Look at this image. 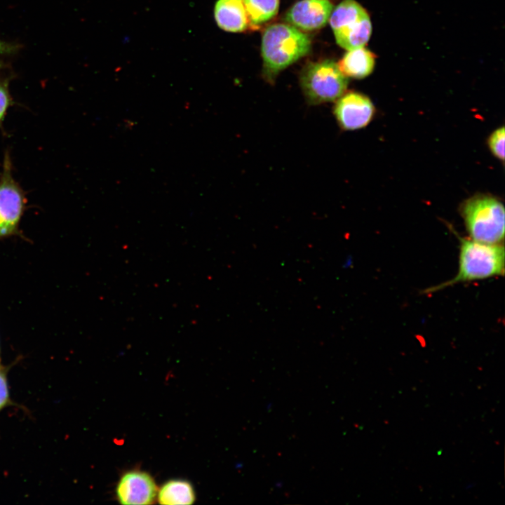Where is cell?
<instances>
[{"instance_id":"obj_1","label":"cell","mask_w":505,"mask_h":505,"mask_svg":"<svg viewBox=\"0 0 505 505\" xmlns=\"http://www.w3.org/2000/svg\"><path fill=\"white\" fill-rule=\"evenodd\" d=\"M459 241V269L456 276L443 283L430 287L424 292H436L458 283L485 279L504 274V246L487 244L462 238Z\"/></svg>"},{"instance_id":"obj_2","label":"cell","mask_w":505,"mask_h":505,"mask_svg":"<svg viewBox=\"0 0 505 505\" xmlns=\"http://www.w3.org/2000/svg\"><path fill=\"white\" fill-rule=\"evenodd\" d=\"M309 36L294 26L274 24L264 32L262 55L266 78L273 81L279 72L308 53Z\"/></svg>"},{"instance_id":"obj_3","label":"cell","mask_w":505,"mask_h":505,"mask_svg":"<svg viewBox=\"0 0 505 505\" xmlns=\"http://www.w3.org/2000/svg\"><path fill=\"white\" fill-rule=\"evenodd\" d=\"M460 214L470 238L487 244L503 243L505 212L499 198L487 194L471 196L461 205Z\"/></svg>"},{"instance_id":"obj_4","label":"cell","mask_w":505,"mask_h":505,"mask_svg":"<svg viewBox=\"0 0 505 505\" xmlns=\"http://www.w3.org/2000/svg\"><path fill=\"white\" fill-rule=\"evenodd\" d=\"M299 83L308 105H318L340 97L346 93L348 80L337 64L326 60L305 66Z\"/></svg>"},{"instance_id":"obj_5","label":"cell","mask_w":505,"mask_h":505,"mask_svg":"<svg viewBox=\"0 0 505 505\" xmlns=\"http://www.w3.org/2000/svg\"><path fill=\"white\" fill-rule=\"evenodd\" d=\"M330 23L337 43L348 50L363 47L371 35L369 15L354 0H344L332 10Z\"/></svg>"},{"instance_id":"obj_6","label":"cell","mask_w":505,"mask_h":505,"mask_svg":"<svg viewBox=\"0 0 505 505\" xmlns=\"http://www.w3.org/2000/svg\"><path fill=\"white\" fill-rule=\"evenodd\" d=\"M23 205L22 192L12 177L7 156L0 180V237L11 234L16 229Z\"/></svg>"},{"instance_id":"obj_7","label":"cell","mask_w":505,"mask_h":505,"mask_svg":"<svg viewBox=\"0 0 505 505\" xmlns=\"http://www.w3.org/2000/svg\"><path fill=\"white\" fill-rule=\"evenodd\" d=\"M333 114L342 129L354 130L365 127L371 121L375 107L366 95L349 92L336 100Z\"/></svg>"},{"instance_id":"obj_8","label":"cell","mask_w":505,"mask_h":505,"mask_svg":"<svg viewBox=\"0 0 505 505\" xmlns=\"http://www.w3.org/2000/svg\"><path fill=\"white\" fill-rule=\"evenodd\" d=\"M158 487L147 472L132 470L123 474L116 487L121 504H152L156 499Z\"/></svg>"},{"instance_id":"obj_9","label":"cell","mask_w":505,"mask_h":505,"mask_svg":"<svg viewBox=\"0 0 505 505\" xmlns=\"http://www.w3.org/2000/svg\"><path fill=\"white\" fill-rule=\"evenodd\" d=\"M333 10L328 0H301L288 11L285 19L301 29L310 31L323 27Z\"/></svg>"},{"instance_id":"obj_10","label":"cell","mask_w":505,"mask_h":505,"mask_svg":"<svg viewBox=\"0 0 505 505\" xmlns=\"http://www.w3.org/2000/svg\"><path fill=\"white\" fill-rule=\"evenodd\" d=\"M214 16L218 27L227 32H243L248 25V20L242 0H217Z\"/></svg>"},{"instance_id":"obj_11","label":"cell","mask_w":505,"mask_h":505,"mask_svg":"<svg viewBox=\"0 0 505 505\" xmlns=\"http://www.w3.org/2000/svg\"><path fill=\"white\" fill-rule=\"evenodd\" d=\"M375 61V55L361 47L349 50L337 65L346 76L363 79L372 73Z\"/></svg>"},{"instance_id":"obj_12","label":"cell","mask_w":505,"mask_h":505,"mask_svg":"<svg viewBox=\"0 0 505 505\" xmlns=\"http://www.w3.org/2000/svg\"><path fill=\"white\" fill-rule=\"evenodd\" d=\"M158 502L161 504H192L196 495L192 485L184 480L173 479L158 489Z\"/></svg>"},{"instance_id":"obj_13","label":"cell","mask_w":505,"mask_h":505,"mask_svg":"<svg viewBox=\"0 0 505 505\" xmlns=\"http://www.w3.org/2000/svg\"><path fill=\"white\" fill-rule=\"evenodd\" d=\"M248 20L260 25L271 20L278 10L279 0H242Z\"/></svg>"},{"instance_id":"obj_14","label":"cell","mask_w":505,"mask_h":505,"mask_svg":"<svg viewBox=\"0 0 505 505\" xmlns=\"http://www.w3.org/2000/svg\"><path fill=\"white\" fill-rule=\"evenodd\" d=\"M504 127L501 126L491 133L487 142L490 152L502 162L504 160Z\"/></svg>"},{"instance_id":"obj_15","label":"cell","mask_w":505,"mask_h":505,"mask_svg":"<svg viewBox=\"0 0 505 505\" xmlns=\"http://www.w3.org/2000/svg\"><path fill=\"white\" fill-rule=\"evenodd\" d=\"M9 402L8 388L6 377L0 371V410Z\"/></svg>"},{"instance_id":"obj_16","label":"cell","mask_w":505,"mask_h":505,"mask_svg":"<svg viewBox=\"0 0 505 505\" xmlns=\"http://www.w3.org/2000/svg\"><path fill=\"white\" fill-rule=\"evenodd\" d=\"M9 103L8 90L4 85L0 84V121L3 119Z\"/></svg>"},{"instance_id":"obj_17","label":"cell","mask_w":505,"mask_h":505,"mask_svg":"<svg viewBox=\"0 0 505 505\" xmlns=\"http://www.w3.org/2000/svg\"><path fill=\"white\" fill-rule=\"evenodd\" d=\"M5 50L4 44L0 42V52H2Z\"/></svg>"}]
</instances>
